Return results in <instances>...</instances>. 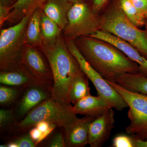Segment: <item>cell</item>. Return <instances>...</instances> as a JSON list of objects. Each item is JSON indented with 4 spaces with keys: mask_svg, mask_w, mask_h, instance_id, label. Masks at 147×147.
Instances as JSON below:
<instances>
[{
    "mask_svg": "<svg viewBox=\"0 0 147 147\" xmlns=\"http://www.w3.org/2000/svg\"><path fill=\"white\" fill-rule=\"evenodd\" d=\"M47 0H18L12 7L6 21L16 24L24 16L31 14L37 9L42 8Z\"/></svg>",
    "mask_w": 147,
    "mask_h": 147,
    "instance_id": "cell-18",
    "label": "cell"
},
{
    "mask_svg": "<svg viewBox=\"0 0 147 147\" xmlns=\"http://www.w3.org/2000/svg\"><path fill=\"white\" fill-rule=\"evenodd\" d=\"M15 111L12 109H1L0 110V127L5 128L13 123L15 120Z\"/></svg>",
    "mask_w": 147,
    "mask_h": 147,
    "instance_id": "cell-24",
    "label": "cell"
},
{
    "mask_svg": "<svg viewBox=\"0 0 147 147\" xmlns=\"http://www.w3.org/2000/svg\"><path fill=\"white\" fill-rule=\"evenodd\" d=\"M109 0H92L91 8L93 12L99 14Z\"/></svg>",
    "mask_w": 147,
    "mask_h": 147,
    "instance_id": "cell-28",
    "label": "cell"
},
{
    "mask_svg": "<svg viewBox=\"0 0 147 147\" xmlns=\"http://www.w3.org/2000/svg\"><path fill=\"white\" fill-rule=\"evenodd\" d=\"M47 146L65 147L64 134L61 131L57 132L52 138Z\"/></svg>",
    "mask_w": 147,
    "mask_h": 147,
    "instance_id": "cell-27",
    "label": "cell"
},
{
    "mask_svg": "<svg viewBox=\"0 0 147 147\" xmlns=\"http://www.w3.org/2000/svg\"><path fill=\"white\" fill-rule=\"evenodd\" d=\"M136 8L144 15L147 14V0H130Z\"/></svg>",
    "mask_w": 147,
    "mask_h": 147,
    "instance_id": "cell-30",
    "label": "cell"
},
{
    "mask_svg": "<svg viewBox=\"0 0 147 147\" xmlns=\"http://www.w3.org/2000/svg\"><path fill=\"white\" fill-rule=\"evenodd\" d=\"M106 80L125 100L129 108L127 117L130 123L125 127L127 133L141 140H147V95L126 89L115 81Z\"/></svg>",
    "mask_w": 147,
    "mask_h": 147,
    "instance_id": "cell-6",
    "label": "cell"
},
{
    "mask_svg": "<svg viewBox=\"0 0 147 147\" xmlns=\"http://www.w3.org/2000/svg\"><path fill=\"white\" fill-rule=\"evenodd\" d=\"M79 119L72 105L62 104L51 97L14 124L13 129L19 132H25L34 127L39 122L46 121L66 129Z\"/></svg>",
    "mask_w": 147,
    "mask_h": 147,
    "instance_id": "cell-4",
    "label": "cell"
},
{
    "mask_svg": "<svg viewBox=\"0 0 147 147\" xmlns=\"http://www.w3.org/2000/svg\"><path fill=\"white\" fill-rule=\"evenodd\" d=\"M84 59L106 80L115 81L125 73H139L137 64L110 42L90 36L74 40Z\"/></svg>",
    "mask_w": 147,
    "mask_h": 147,
    "instance_id": "cell-1",
    "label": "cell"
},
{
    "mask_svg": "<svg viewBox=\"0 0 147 147\" xmlns=\"http://www.w3.org/2000/svg\"><path fill=\"white\" fill-rule=\"evenodd\" d=\"M18 0H0V5L5 6L7 7H10L12 9L13 6Z\"/></svg>",
    "mask_w": 147,
    "mask_h": 147,
    "instance_id": "cell-35",
    "label": "cell"
},
{
    "mask_svg": "<svg viewBox=\"0 0 147 147\" xmlns=\"http://www.w3.org/2000/svg\"><path fill=\"white\" fill-rule=\"evenodd\" d=\"M38 48L48 61L53 78L52 98L67 105H71L69 91L74 79L82 71L78 61L69 50L64 37L61 35L49 45Z\"/></svg>",
    "mask_w": 147,
    "mask_h": 147,
    "instance_id": "cell-2",
    "label": "cell"
},
{
    "mask_svg": "<svg viewBox=\"0 0 147 147\" xmlns=\"http://www.w3.org/2000/svg\"><path fill=\"white\" fill-rule=\"evenodd\" d=\"M53 87L44 84L27 87L19 100L15 116L22 118L40 104L52 97Z\"/></svg>",
    "mask_w": 147,
    "mask_h": 147,
    "instance_id": "cell-10",
    "label": "cell"
},
{
    "mask_svg": "<svg viewBox=\"0 0 147 147\" xmlns=\"http://www.w3.org/2000/svg\"><path fill=\"white\" fill-rule=\"evenodd\" d=\"M67 1H68L72 3H74L79 2L83 1V0H67Z\"/></svg>",
    "mask_w": 147,
    "mask_h": 147,
    "instance_id": "cell-37",
    "label": "cell"
},
{
    "mask_svg": "<svg viewBox=\"0 0 147 147\" xmlns=\"http://www.w3.org/2000/svg\"><path fill=\"white\" fill-rule=\"evenodd\" d=\"M99 14L92 11L91 7L83 1L74 3L68 14V23L62 31L66 38L74 40L89 36L99 30Z\"/></svg>",
    "mask_w": 147,
    "mask_h": 147,
    "instance_id": "cell-8",
    "label": "cell"
},
{
    "mask_svg": "<svg viewBox=\"0 0 147 147\" xmlns=\"http://www.w3.org/2000/svg\"><path fill=\"white\" fill-rule=\"evenodd\" d=\"M90 36L105 40L117 47L129 59L138 65L139 74L147 77V59L143 57L133 46L115 36L103 30H97Z\"/></svg>",
    "mask_w": 147,
    "mask_h": 147,
    "instance_id": "cell-12",
    "label": "cell"
},
{
    "mask_svg": "<svg viewBox=\"0 0 147 147\" xmlns=\"http://www.w3.org/2000/svg\"><path fill=\"white\" fill-rule=\"evenodd\" d=\"M99 15V30L128 42L147 59V30L132 24L125 16L119 0H113Z\"/></svg>",
    "mask_w": 147,
    "mask_h": 147,
    "instance_id": "cell-3",
    "label": "cell"
},
{
    "mask_svg": "<svg viewBox=\"0 0 147 147\" xmlns=\"http://www.w3.org/2000/svg\"><path fill=\"white\" fill-rule=\"evenodd\" d=\"M113 147H134L132 135H119L116 136L113 140Z\"/></svg>",
    "mask_w": 147,
    "mask_h": 147,
    "instance_id": "cell-25",
    "label": "cell"
},
{
    "mask_svg": "<svg viewBox=\"0 0 147 147\" xmlns=\"http://www.w3.org/2000/svg\"><path fill=\"white\" fill-rule=\"evenodd\" d=\"M96 117L85 116L64 129L65 147H83L88 144L90 125Z\"/></svg>",
    "mask_w": 147,
    "mask_h": 147,
    "instance_id": "cell-13",
    "label": "cell"
},
{
    "mask_svg": "<svg viewBox=\"0 0 147 147\" xmlns=\"http://www.w3.org/2000/svg\"><path fill=\"white\" fill-rule=\"evenodd\" d=\"M115 116V111L110 108L91 123L89 128L88 144L90 146L102 147L109 139L114 128Z\"/></svg>",
    "mask_w": 147,
    "mask_h": 147,
    "instance_id": "cell-11",
    "label": "cell"
},
{
    "mask_svg": "<svg viewBox=\"0 0 147 147\" xmlns=\"http://www.w3.org/2000/svg\"><path fill=\"white\" fill-rule=\"evenodd\" d=\"M40 26L42 45L53 44L61 35L62 29L55 21L47 16L43 11L40 18Z\"/></svg>",
    "mask_w": 147,
    "mask_h": 147,
    "instance_id": "cell-20",
    "label": "cell"
},
{
    "mask_svg": "<svg viewBox=\"0 0 147 147\" xmlns=\"http://www.w3.org/2000/svg\"><path fill=\"white\" fill-rule=\"evenodd\" d=\"M6 146L7 147H18L16 143L12 142V141L7 144Z\"/></svg>",
    "mask_w": 147,
    "mask_h": 147,
    "instance_id": "cell-36",
    "label": "cell"
},
{
    "mask_svg": "<svg viewBox=\"0 0 147 147\" xmlns=\"http://www.w3.org/2000/svg\"><path fill=\"white\" fill-rule=\"evenodd\" d=\"M57 127V126L56 125L53 124H51L50 127L48 128V129H47V130L44 131V132H42L40 138L39 139H38V140L36 142V145L37 146V145L38 144L40 143V142H42L43 140H44L45 138H47V136H49V135L52 133V131H53V130L56 128Z\"/></svg>",
    "mask_w": 147,
    "mask_h": 147,
    "instance_id": "cell-31",
    "label": "cell"
},
{
    "mask_svg": "<svg viewBox=\"0 0 147 147\" xmlns=\"http://www.w3.org/2000/svg\"><path fill=\"white\" fill-rule=\"evenodd\" d=\"M51 124L46 121H42L36 124L35 126L38 129L42 132L47 130L50 127Z\"/></svg>",
    "mask_w": 147,
    "mask_h": 147,
    "instance_id": "cell-33",
    "label": "cell"
},
{
    "mask_svg": "<svg viewBox=\"0 0 147 147\" xmlns=\"http://www.w3.org/2000/svg\"><path fill=\"white\" fill-rule=\"evenodd\" d=\"M64 38L69 50L78 61L82 71L94 86L98 96L102 97L112 108L118 111L127 108L128 105L120 95L84 59L74 40Z\"/></svg>",
    "mask_w": 147,
    "mask_h": 147,
    "instance_id": "cell-7",
    "label": "cell"
},
{
    "mask_svg": "<svg viewBox=\"0 0 147 147\" xmlns=\"http://www.w3.org/2000/svg\"><path fill=\"white\" fill-rule=\"evenodd\" d=\"M115 82L126 89L147 95V77L140 74H123L117 77Z\"/></svg>",
    "mask_w": 147,
    "mask_h": 147,
    "instance_id": "cell-19",
    "label": "cell"
},
{
    "mask_svg": "<svg viewBox=\"0 0 147 147\" xmlns=\"http://www.w3.org/2000/svg\"><path fill=\"white\" fill-rule=\"evenodd\" d=\"M0 83L9 86L25 88L35 84H44L33 76L24 66L13 70L1 71Z\"/></svg>",
    "mask_w": 147,
    "mask_h": 147,
    "instance_id": "cell-14",
    "label": "cell"
},
{
    "mask_svg": "<svg viewBox=\"0 0 147 147\" xmlns=\"http://www.w3.org/2000/svg\"><path fill=\"white\" fill-rule=\"evenodd\" d=\"M12 141L16 143L18 147H35L36 146L29 133L15 138Z\"/></svg>",
    "mask_w": 147,
    "mask_h": 147,
    "instance_id": "cell-26",
    "label": "cell"
},
{
    "mask_svg": "<svg viewBox=\"0 0 147 147\" xmlns=\"http://www.w3.org/2000/svg\"><path fill=\"white\" fill-rule=\"evenodd\" d=\"M122 10L127 18L139 28L145 26V15L134 6L130 0H119Z\"/></svg>",
    "mask_w": 147,
    "mask_h": 147,
    "instance_id": "cell-22",
    "label": "cell"
},
{
    "mask_svg": "<svg viewBox=\"0 0 147 147\" xmlns=\"http://www.w3.org/2000/svg\"><path fill=\"white\" fill-rule=\"evenodd\" d=\"M26 88L21 87L9 86L2 85L0 86V104L10 105L18 99L21 95L22 90Z\"/></svg>",
    "mask_w": 147,
    "mask_h": 147,
    "instance_id": "cell-23",
    "label": "cell"
},
{
    "mask_svg": "<svg viewBox=\"0 0 147 147\" xmlns=\"http://www.w3.org/2000/svg\"><path fill=\"white\" fill-rule=\"evenodd\" d=\"M42 12V8H39L34 11L31 15L24 35V45L38 47L42 45L40 26Z\"/></svg>",
    "mask_w": 147,
    "mask_h": 147,
    "instance_id": "cell-17",
    "label": "cell"
},
{
    "mask_svg": "<svg viewBox=\"0 0 147 147\" xmlns=\"http://www.w3.org/2000/svg\"><path fill=\"white\" fill-rule=\"evenodd\" d=\"M89 79L82 71L75 77L69 91V100L74 105L83 98L90 95Z\"/></svg>",
    "mask_w": 147,
    "mask_h": 147,
    "instance_id": "cell-21",
    "label": "cell"
},
{
    "mask_svg": "<svg viewBox=\"0 0 147 147\" xmlns=\"http://www.w3.org/2000/svg\"><path fill=\"white\" fill-rule=\"evenodd\" d=\"M42 133V132L38 128H37L36 127H34L30 129L29 134L32 139L36 143L40 138Z\"/></svg>",
    "mask_w": 147,
    "mask_h": 147,
    "instance_id": "cell-32",
    "label": "cell"
},
{
    "mask_svg": "<svg viewBox=\"0 0 147 147\" xmlns=\"http://www.w3.org/2000/svg\"><path fill=\"white\" fill-rule=\"evenodd\" d=\"M145 29L147 30V14H146L145 15Z\"/></svg>",
    "mask_w": 147,
    "mask_h": 147,
    "instance_id": "cell-38",
    "label": "cell"
},
{
    "mask_svg": "<svg viewBox=\"0 0 147 147\" xmlns=\"http://www.w3.org/2000/svg\"><path fill=\"white\" fill-rule=\"evenodd\" d=\"M132 135L134 141V147H147V140H142Z\"/></svg>",
    "mask_w": 147,
    "mask_h": 147,
    "instance_id": "cell-34",
    "label": "cell"
},
{
    "mask_svg": "<svg viewBox=\"0 0 147 147\" xmlns=\"http://www.w3.org/2000/svg\"><path fill=\"white\" fill-rule=\"evenodd\" d=\"M73 4L67 0H47L42 8L63 31L68 23V12Z\"/></svg>",
    "mask_w": 147,
    "mask_h": 147,
    "instance_id": "cell-15",
    "label": "cell"
},
{
    "mask_svg": "<svg viewBox=\"0 0 147 147\" xmlns=\"http://www.w3.org/2000/svg\"><path fill=\"white\" fill-rule=\"evenodd\" d=\"M22 65L36 78L53 87V78L48 61L37 47L24 45L21 54Z\"/></svg>",
    "mask_w": 147,
    "mask_h": 147,
    "instance_id": "cell-9",
    "label": "cell"
},
{
    "mask_svg": "<svg viewBox=\"0 0 147 147\" xmlns=\"http://www.w3.org/2000/svg\"><path fill=\"white\" fill-rule=\"evenodd\" d=\"M31 14L24 16L14 26L1 30L0 69L9 71L21 68L25 32Z\"/></svg>",
    "mask_w": 147,
    "mask_h": 147,
    "instance_id": "cell-5",
    "label": "cell"
},
{
    "mask_svg": "<svg viewBox=\"0 0 147 147\" xmlns=\"http://www.w3.org/2000/svg\"><path fill=\"white\" fill-rule=\"evenodd\" d=\"M11 8L0 5V28H2L9 16Z\"/></svg>",
    "mask_w": 147,
    "mask_h": 147,
    "instance_id": "cell-29",
    "label": "cell"
},
{
    "mask_svg": "<svg viewBox=\"0 0 147 147\" xmlns=\"http://www.w3.org/2000/svg\"><path fill=\"white\" fill-rule=\"evenodd\" d=\"M76 115L97 117L106 110L113 108L101 96L89 95L79 100L73 106Z\"/></svg>",
    "mask_w": 147,
    "mask_h": 147,
    "instance_id": "cell-16",
    "label": "cell"
}]
</instances>
